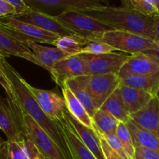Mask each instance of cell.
Instances as JSON below:
<instances>
[{"instance_id": "5bb4252c", "label": "cell", "mask_w": 159, "mask_h": 159, "mask_svg": "<svg viewBox=\"0 0 159 159\" xmlns=\"http://www.w3.org/2000/svg\"><path fill=\"white\" fill-rule=\"evenodd\" d=\"M58 126L69 153L70 159H97L81 141L77 133L64 116L61 120L54 121Z\"/></svg>"}, {"instance_id": "44dd1931", "label": "cell", "mask_w": 159, "mask_h": 159, "mask_svg": "<svg viewBox=\"0 0 159 159\" xmlns=\"http://www.w3.org/2000/svg\"><path fill=\"white\" fill-rule=\"evenodd\" d=\"M131 134L134 148L142 147L159 152V138L136 124L131 119L126 123Z\"/></svg>"}, {"instance_id": "4316f807", "label": "cell", "mask_w": 159, "mask_h": 159, "mask_svg": "<svg viewBox=\"0 0 159 159\" xmlns=\"http://www.w3.org/2000/svg\"><path fill=\"white\" fill-rule=\"evenodd\" d=\"M0 159H29L24 141H4L0 138Z\"/></svg>"}, {"instance_id": "1f68e13d", "label": "cell", "mask_w": 159, "mask_h": 159, "mask_svg": "<svg viewBox=\"0 0 159 159\" xmlns=\"http://www.w3.org/2000/svg\"><path fill=\"white\" fill-rule=\"evenodd\" d=\"M1 56L2 55H0V57H1ZM0 85L3 87L4 90L6 91L7 97L9 98L13 103L20 105L18 101H17L16 97V95L15 93H14L13 89H12V85H11L9 79H8L6 73H5L4 70H3L2 66L1 65V62H0Z\"/></svg>"}, {"instance_id": "d590c367", "label": "cell", "mask_w": 159, "mask_h": 159, "mask_svg": "<svg viewBox=\"0 0 159 159\" xmlns=\"http://www.w3.org/2000/svg\"><path fill=\"white\" fill-rule=\"evenodd\" d=\"M25 144H26V152H27L28 158L29 159H44L43 156L40 155V152L34 146V144L28 139L27 138L25 139Z\"/></svg>"}, {"instance_id": "60d3db41", "label": "cell", "mask_w": 159, "mask_h": 159, "mask_svg": "<svg viewBox=\"0 0 159 159\" xmlns=\"http://www.w3.org/2000/svg\"><path fill=\"white\" fill-rule=\"evenodd\" d=\"M134 159H145V158H144L143 157H141V155H138V154H135L134 157Z\"/></svg>"}, {"instance_id": "7c38bea8", "label": "cell", "mask_w": 159, "mask_h": 159, "mask_svg": "<svg viewBox=\"0 0 159 159\" xmlns=\"http://www.w3.org/2000/svg\"><path fill=\"white\" fill-rule=\"evenodd\" d=\"M159 71V61L143 53L131 54L118 73L120 80L130 77L148 75Z\"/></svg>"}, {"instance_id": "603a6c76", "label": "cell", "mask_w": 159, "mask_h": 159, "mask_svg": "<svg viewBox=\"0 0 159 159\" xmlns=\"http://www.w3.org/2000/svg\"><path fill=\"white\" fill-rule=\"evenodd\" d=\"M62 93H63V97L66 102L68 111L83 125L89 128L94 129L93 119L90 117L85 107L82 105L79 99L73 94L72 92L68 87H64L62 88Z\"/></svg>"}, {"instance_id": "8992f818", "label": "cell", "mask_w": 159, "mask_h": 159, "mask_svg": "<svg viewBox=\"0 0 159 159\" xmlns=\"http://www.w3.org/2000/svg\"><path fill=\"white\" fill-rule=\"evenodd\" d=\"M0 130L8 141H21L26 139L23 111L20 105L8 97H0Z\"/></svg>"}, {"instance_id": "e0dca14e", "label": "cell", "mask_w": 159, "mask_h": 159, "mask_svg": "<svg viewBox=\"0 0 159 159\" xmlns=\"http://www.w3.org/2000/svg\"><path fill=\"white\" fill-rule=\"evenodd\" d=\"M0 54L3 57L16 56L40 66L26 43L20 41L9 34L0 25Z\"/></svg>"}, {"instance_id": "9c48e42d", "label": "cell", "mask_w": 159, "mask_h": 159, "mask_svg": "<svg viewBox=\"0 0 159 159\" xmlns=\"http://www.w3.org/2000/svg\"><path fill=\"white\" fill-rule=\"evenodd\" d=\"M25 134L45 159H68L54 140L29 115L23 113Z\"/></svg>"}, {"instance_id": "8fae6325", "label": "cell", "mask_w": 159, "mask_h": 159, "mask_svg": "<svg viewBox=\"0 0 159 159\" xmlns=\"http://www.w3.org/2000/svg\"><path fill=\"white\" fill-rule=\"evenodd\" d=\"M26 85L43 113L51 120L58 121L64 119V113L67 110L64 97H61L54 90L40 89L30 85L27 82Z\"/></svg>"}, {"instance_id": "3957f363", "label": "cell", "mask_w": 159, "mask_h": 159, "mask_svg": "<svg viewBox=\"0 0 159 159\" xmlns=\"http://www.w3.org/2000/svg\"><path fill=\"white\" fill-rule=\"evenodd\" d=\"M55 18L76 35L91 40L109 31L116 30L106 23L79 11H66Z\"/></svg>"}, {"instance_id": "6da1fadb", "label": "cell", "mask_w": 159, "mask_h": 159, "mask_svg": "<svg viewBox=\"0 0 159 159\" xmlns=\"http://www.w3.org/2000/svg\"><path fill=\"white\" fill-rule=\"evenodd\" d=\"M0 62L6 76L9 79L17 101L23 113L32 117L57 144L67 158L70 159L69 153L56 122L51 120L42 110L34 95L26 85V81L21 77L16 70L11 66L5 57H0Z\"/></svg>"}, {"instance_id": "f35d334b", "label": "cell", "mask_w": 159, "mask_h": 159, "mask_svg": "<svg viewBox=\"0 0 159 159\" xmlns=\"http://www.w3.org/2000/svg\"><path fill=\"white\" fill-rule=\"evenodd\" d=\"M154 30H155V41H159V15L154 16Z\"/></svg>"}, {"instance_id": "9a60e30c", "label": "cell", "mask_w": 159, "mask_h": 159, "mask_svg": "<svg viewBox=\"0 0 159 159\" xmlns=\"http://www.w3.org/2000/svg\"><path fill=\"white\" fill-rule=\"evenodd\" d=\"M50 74L53 80L62 89L67 81L85 75L83 60L80 55L70 56L57 62Z\"/></svg>"}, {"instance_id": "b9f144b4", "label": "cell", "mask_w": 159, "mask_h": 159, "mask_svg": "<svg viewBox=\"0 0 159 159\" xmlns=\"http://www.w3.org/2000/svg\"><path fill=\"white\" fill-rule=\"evenodd\" d=\"M156 96H157V97H158V99H159V89H158V93H157V95H156Z\"/></svg>"}, {"instance_id": "ab89813d", "label": "cell", "mask_w": 159, "mask_h": 159, "mask_svg": "<svg viewBox=\"0 0 159 159\" xmlns=\"http://www.w3.org/2000/svg\"><path fill=\"white\" fill-rule=\"evenodd\" d=\"M155 3V6H156L157 10H158V14L159 15V0H154Z\"/></svg>"}, {"instance_id": "f1b7e54d", "label": "cell", "mask_w": 159, "mask_h": 159, "mask_svg": "<svg viewBox=\"0 0 159 159\" xmlns=\"http://www.w3.org/2000/svg\"><path fill=\"white\" fill-rule=\"evenodd\" d=\"M123 4L145 16H154L158 14L154 0H129L123 2Z\"/></svg>"}, {"instance_id": "52a82bcc", "label": "cell", "mask_w": 159, "mask_h": 159, "mask_svg": "<svg viewBox=\"0 0 159 159\" xmlns=\"http://www.w3.org/2000/svg\"><path fill=\"white\" fill-rule=\"evenodd\" d=\"M76 79L91 96L97 110L101 108L120 84L116 74L83 75Z\"/></svg>"}, {"instance_id": "ac0fdd59", "label": "cell", "mask_w": 159, "mask_h": 159, "mask_svg": "<svg viewBox=\"0 0 159 159\" xmlns=\"http://www.w3.org/2000/svg\"><path fill=\"white\" fill-rule=\"evenodd\" d=\"M130 119L138 125L159 138V99L154 96L150 102L137 113L130 115Z\"/></svg>"}, {"instance_id": "f546056e", "label": "cell", "mask_w": 159, "mask_h": 159, "mask_svg": "<svg viewBox=\"0 0 159 159\" xmlns=\"http://www.w3.org/2000/svg\"><path fill=\"white\" fill-rule=\"evenodd\" d=\"M116 135L122 143L129 159H134L135 155V148L134 145L131 134L125 123H119L117 130H116Z\"/></svg>"}, {"instance_id": "4dcf8cb0", "label": "cell", "mask_w": 159, "mask_h": 159, "mask_svg": "<svg viewBox=\"0 0 159 159\" xmlns=\"http://www.w3.org/2000/svg\"><path fill=\"white\" fill-rule=\"evenodd\" d=\"M114 51H116V50L113 47L110 46L109 44L103 43V42L88 40V43L84 47L80 54H109V53L114 52Z\"/></svg>"}, {"instance_id": "74e56055", "label": "cell", "mask_w": 159, "mask_h": 159, "mask_svg": "<svg viewBox=\"0 0 159 159\" xmlns=\"http://www.w3.org/2000/svg\"><path fill=\"white\" fill-rule=\"evenodd\" d=\"M135 154L141 155L145 159H159V152L142 147L135 148Z\"/></svg>"}, {"instance_id": "7bdbcfd3", "label": "cell", "mask_w": 159, "mask_h": 159, "mask_svg": "<svg viewBox=\"0 0 159 159\" xmlns=\"http://www.w3.org/2000/svg\"><path fill=\"white\" fill-rule=\"evenodd\" d=\"M0 55H1V54H0Z\"/></svg>"}, {"instance_id": "5b68a950", "label": "cell", "mask_w": 159, "mask_h": 159, "mask_svg": "<svg viewBox=\"0 0 159 159\" xmlns=\"http://www.w3.org/2000/svg\"><path fill=\"white\" fill-rule=\"evenodd\" d=\"M0 25L10 35L20 41L45 43L52 44L60 36L42 30L30 23L16 20L12 16L0 17Z\"/></svg>"}, {"instance_id": "4fadbf2b", "label": "cell", "mask_w": 159, "mask_h": 159, "mask_svg": "<svg viewBox=\"0 0 159 159\" xmlns=\"http://www.w3.org/2000/svg\"><path fill=\"white\" fill-rule=\"evenodd\" d=\"M16 20L30 23L42 30L53 33L60 37L76 35L74 32L64 26L52 15L37 12L31 9L30 12L19 16H12Z\"/></svg>"}, {"instance_id": "484cf974", "label": "cell", "mask_w": 159, "mask_h": 159, "mask_svg": "<svg viewBox=\"0 0 159 159\" xmlns=\"http://www.w3.org/2000/svg\"><path fill=\"white\" fill-rule=\"evenodd\" d=\"M87 43V39L78 35H71L58 37L53 45L70 56H75L81 54Z\"/></svg>"}, {"instance_id": "277c9868", "label": "cell", "mask_w": 159, "mask_h": 159, "mask_svg": "<svg viewBox=\"0 0 159 159\" xmlns=\"http://www.w3.org/2000/svg\"><path fill=\"white\" fill-rule=\"evenodd\" d=\"M91 40L103 42L116 51H123L130 55L158 48L156 42L152 39L120 30L109 31Z\"/></svg>"}, {"instance_id": "30bf717a", "label": "cell", "mask_w": 159, "mask_h": 159, "mask_svg": "<svg viewBox=\"0 0 159 159\" xmlns=\"http://www.w3.org/2000/svg\"><path fill=\"white\" fill-rule=\"evenodd\" d=\"M31 9L49 14V12L83 11L102 7L104 5L98 0H24Z\"/></svg>"}, {"instance_id": "8d00e7d4", "label": "cell", "mask_w": 159, "mask_h": 159, "mask_svg": "<svg viewBox=\"0 0 159 159\" xmlns=\"http://www.w3.org/2000/svg\"><path fill=\"white\" fill-rule=\"evenodd\" d=\"M15 14V9L8 0H0V17L9 16Z\"/></svg>"}, {"instance_id": "d4e9b609", "label": "cell", "mask_w": 159, "mask_h": 159, "mask_svg": "<svg viewBox=\"0 0 159 159\" xmlns=\"http://www.w3.org/2000/svg\"><path fill=\"white\" fill-rule=\"evenodd\" d=\"M93 122L94 129L99 136H107L116 134L120 121L108 112L99 109L93 117Z\"/></svg>"}, {"instance_id": "ffe728a7", "label": "cell", "mask_w": 159, "mask_h": 159, "mask_svg": "<svg viewBox=\"0 0 159 159\" xmlns=\"http://www.w3.org/2000/svg\"><path fill=\"white\" fill-rule=\"evenodd\" d=\"M120 90L130 114H134L144 108L154 97L144 90L120 84Z\"/></svg>"}, {"instance_id": "ba28073f", "label": "cell", "mask_w": 159, "mask_h": 159, "mask_svg": "<svg viewBox=\"0 0 159 159\" xmlns=\"http://www.w3.org/2000/svg\"><path fill=\"white\" fill-rule=\"evenodd\" d=\"M83 60L85 75H118L128 55L125 53L112 52L102 54H79Z\"/></svg>"}, {"instance_id": "e575fe53", "label": "cell", "mask_w": 159, "mask_h": 159, "mask_svg": "<svg viewBox=\"0 0 159 159\" xmlns=\"http://www.w3.org/2000/svg\"><path fill=\"white\" fill-rule=\"evenodd\" d=\"M15 9V14L13 16H19L25 14L31 10L30 8L23 0H8Z\"/></svg>"}, {"instance_id": "ee69618b", "label": "cell", "mask_w": 159, "mask_h": 159, "mask_svg": "<svg viewBox=\"0 0 159 159\" xmlns=\"http://www.w3.org/2000/svg\"><path fill=\"white\" fill-rule=\"evenodd\" d=\"M44 159H45V158H44Z\"/></svg>"}, {"instance_id": "d6a6232c", "label": "cell", "mask_w": 159, "mask_h": 159, "mask_svg": "<svg viewBox=\"0 0 159 159\" xmlns=\"http://www.w3.org/2000/svg\"><path fill=\"white\" fill-rule=\"evenodd\" d=\"M100 137L103 138V139L108 143L109 145H110V147L115 151V152H116L118 154H120L123 158H124L125 159H129L127 153H126L125 150H124V146H123L121 141H120L117 135L112 134V135H107V136H100Z\"/></svg>"}, {"instance_id": "cb8c5ba5", "label": "cell", "mask_w": 159, "mask_h": 159, "mask_svg": "<svg viewBox=\"0 0 159 159\" xmlns=\"http://www.w3.org/2000/svg\"><path fill=\"white\" fill-rule=\"evenodd\" d=\"M120 84L144 90L156 96L159 89V71L152 74L138 77H130L121 79Z\"/></svg>"}, {"instance_id": "7402d4cb", "label": "cell", "mask_w": 159, "mask_h": 159, "mask_svg": "<svg viewBox=\"0 0 159 159\" xmlns=\"http://www.w3.org/2000/svg\"><path fill=\"white\" fill-rule=\"evenodd\" d=\"M100 109L108 112L120 122L126 124L130 120V114L124 102L119 87L107 99Z\"/></svg>"}, {"instance_id": "83f0119b", "label": "cell", "mask_w": 159, "mask_h": 159, "mask_svg": "<svg viewBox=\"0 0 159 159\" xmlns=\"http://www.w3.org/2000/svg\"><path fill=\"white\" fill-rule=\"evenodd\" d=\"M64 87H68L72 92L73 94L79 99V101L82 103V105L85 107L90 117L93 119L95 113H96L98 110L95 107L94 102H93L91 96L87 93L86 90L82 87V85L79 83L77 79L75 78V79H70V80L67 81Z\"/></svg>"}, {"instance_id": "836d02e7", "label": "cell", "mask_w": 159, "mask_h": 159, "mask_svg": "<svg viewBox=\"0 0 159 159\" xmlns=\"http://www.w3.org/2000/svg\"><path fill=\"white\" fill-rule=\"evenodd\" d=\"M100 141L102 152H103L106 159H125L124 158H123L120 154H118L117 152H115V151L109 145L108 143H107L103 138H101V137Z\"/></svg>"}, {"instance_id": "d6986e66", "label": "cell", "mask_w": 159, "mask_h": 159, "mask_svg": "<svg viewBox=\"0 0 159 159\" xmlns=\"http://www.w3.org/2000/svg\"><path fill=\"white\" fill-rule=\"evenodd\" d=\"M26 46L40 63V67L49 71V73L57 62L70 57L69 54L61 51L56 47L50 48L34 42H27Z\"/></svg>"}, {"instance_id": "7a4b0ae2", "label": "cell", "mask_w": 159, "mask_h": 159, "mask_svg": "<svg viewBox=\"0 0 159 159\" xmlns=\"http://www.w3.org/2000/svg\"><path fill=\"white\" fill-rule=\"evenodd\" d=\"M79 12L106 23L116 30L132 33L155 40L154 17L141 15L127 6H104Z\"/></svg>"}, {"instance_id": "2e32d148", "label": "cell", "mask_w": 159, "mask_h": 159, "mask_svg": "<svg viewBox=\"0 0 159 159\" xmlns=\"http://www.w3.org/2000/svg\"><path fill=\"white\" fill-rule=\"evenodd\" d=\"M64 116L71 127L77 133L78 136L85 146L92 152L97 159H106L102 146H101L100 137L95 129L89 128L83 125L77 119L74 117L68 110H65Z\"/></svg>"}]
</instances>
